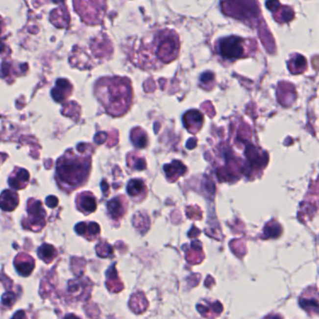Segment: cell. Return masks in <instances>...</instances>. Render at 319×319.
<instances>
[{
	"instance_id": "1",
	"label": "cell",
	"mask_w": 319,
	"mask_h": 319,
	"mask_svg": "<svg viewBox=\"0 0 319 319\" xmlns=\"http://www.w3.org/2000/svg\"><path fill=\"white\" fill-rule=\"evenodd\" d=\"M179 50L180 41L174 30L153 31L134 46L132 61L145 71L157 70L176 59Z\"/></svg>"
},
{
	"instance_id": "2",
	"label": "cell",
	"mask_w": 319,
	"mask_h": 319,
	"mask_svg": "<svg viewBox=\"0 0 319 319\" xmlns=\"http://www.w3.org/2000/svg\"><path fill=\"white\" fill-rule=\"evenodd\" d=\"M68 150L56 162L55 179L62 190L72 192L83 185L90 173L91 155L89 149Z\"/></svg>"
},
{
	"instance_id": "3",
	"label": "cell",
	"mask_w": 319,
	"mask_h": 319,
	"mask_svg": "<svg viewBox=\"0 0 319 319\" xmlns=\"http://www.w3.org/2000/svg\"><path fill=\"white\" fill-rule=\"evenodd\" d=\"M95 95L106 112L113 116H122L132 102L130 81L122 77H105L95 84Z\"/></svg>"
},
{
	"instance_id": "4",
	"label": "cell",
	"mask_w": 319,
	"mask_h": 319,
	"mask_svg": "<svg viewBox=\"0 0 319 319\" xmlns=\"http://www.w3.org/2000/svg\"><path fill=\"white\" fill-rule=\"evenodd\" d=\"M27 213L28 218L25 219L23 224L27 229L33 231H40L45 226V217L46 212L43 209V206L40 200L31 198L27 203Z\"/></svg>"
},
{
	"instance_id": "5",
	"label": "cell",
	"mask_w": 319,
	"mask_h": 319,
	"mask_svg": "<svg viewBox=\"0 0 319 319\" xmlns=\"http://www.w3.org/2000/svg\"><path fill=\"white\" fill-rule=\"evenodd\" d=\"M243 40L237 37L226 38L220 41L219 51L226 58H238L244 54Z\"/></svg>"
},
{
	"instance_id": "6",
	"label": "cell",
	"mask_w": 319,
	"mask_h": 319,
	"mask_svg": "<svg viewBox=\"0 0 319 319\" xmlns=\"http://www.w3.org/2000/svg\"><path fill=\"white\" fill-rule=\"evenodd\" d=\"M127 209V202L123 196H118L111 199L107 204L108 215L113 220H119L123 217Z\"/></svg>"
},
{
	"instance_id": "7",
	"label": "cell",
	"mask_w": 319,
	"mask_h": 319,
	"mask_svg": "<svg viewBox=\"0 0 319 319\" xmlns=\"http://www.w3.org/2000/svg\"><path fill=\"white\" fill-rule=\"evenodd\" d=\"M76 205L78 210L88 215L94 213L97 209V199L90 192H82L76 197Z\"/></svg>"
},
{
	"instance_id": "8",
	"label": "cell",
	"mask_w": 319,
	"mask_h": 319,
	"mask_svg": "<svg viewBox=\"0 0 319 319\" xmlns=\"http://www.w3.org/2000/svg\"><path fill=\"white\" fill-rule=\"evenodd\" d=\"M29 172L22 168H15L9 177V185L13 189L19 190L25 188L29 183Z\"/></svg>"
},
{
	"instance_id": "9",
	"label": "cell",
	"mask_w": 319,
	"mask_h": 319,
	"mask_svg": "<svg viewBox=\"0 0 319 319\" xmlns=\"http://www.w3.org/2000/svg\"><path fill=\"white\" fill-rule=\"evenodd\" d=\"M183 123L189 132L196 133L203 123V115L196 110L188 111L183 116Z\"/></svg>"
},
{
	"instance_id": "10",
	"label": "cell",
	"mask_w": 319,
	"mask_h": 319,
	"mask_svg": "<svg viewBox=\"0 0 319 319\" xmlns=\"http://www.w3.org/2000/svg\"><path fill=\"white\" fill-rule=\"evenodd\" d=\"M14 265H15V269H16L17 272L20 275L28 276L34 270L35 261L30 256H28L25 253H22L15 258Z\"/></svg>"
},
{
	"instance_id": "11",
	"label": "cell",
	"mask_w": 319,
	"mask_h": 319,
	"mask_svg": "<svg viewBox=\"0 0 319 319\" xmlns=\"http://www.w3.org/2000/svg\"><path fill=\"white\" fill-rule=\"evenodd\" d=\"M72 92V85L66 79H58L51 90V97L57 102L64 101Z\"/></svg>"
},
{
	"instance_id": "12",
	"label": "cell",
	"mask_w": 319,
	"mask_h": 319,
	"mask_svg": "<svg viewBox=\"0 0 319 319\" xmlns=\"http://www.w3.org/2000/svg\"><path fill=\"white\" fill-rule=\"evenodd\" d=\"M126 191L128 195L130 196L133 199L140 201L144 199L147 194V187L144 184V181L141 179H132L128 182Z\"/></svg>"
},
{
	"instance_id": "13",
	"label": "cell",
	"mask_w": 319,
	"mask_h": 319,
	"mask_svg": "<svg viewBox=\"0 0 319 319\" xmlns=\"http://www.w3.org/2000/svg\"><path fill=\"white\" fill-rule=\"evenodd\" d=\"M75 230L78 234L85 237L89 241H93L99 234V226L95 222H91V223L82 222L75 226Z\"/></svg>"
},
{
	"instance_id": "14",
	"label": "cell",
	"mask_w": 319,
	"mask_h": 319,
	"mask_svg": "<svg viewBox=\"0 0 319 319\" xmlns=\"http://www.w3.org/2000/svg\"><path fill=\"white\" fill-rule=\"evenodd\" d=\"M186 168L182 162L174 160L172 164L165 165L164 172L168 180L175 182L180 176L185 174Z\"/></svg>"
},
{
	"instance_id": "15",
	"label": "cell",
	"mask_w": 319,
	"mask_h": 319,
	"mask_svg": "<svg viewBox=\"0 0 319 319\" xmlns=\"http://www.w3.org/2000/svg\"><path fill=\"white\" fill-rule=\"evenodd\" d=\"M19 202V196L16 192L11 190H5L1 195V208L4 211H13Z\"/></svg>"
},
{
	"instance_id": "16",
	"label": "cell",
	"mask_w": 319,
	"mask_h": 319,
	"mask_svg": "<svg viewBox=\"0 0 319 319\" xmlns=\"http://www.w3.org/2000/svg\"><path fill=\"white\" fill-rule=\"evenodd\" d=\"M130 139H131V142H132L134 146H136L138 148H144L148 144L147 134L140 127H136L132 129Z\"/></svg>"
},
{
	"instance_id": "17",
	"label": "cell",
	"mask_w": 319,
	"mask_h": 319,
	"mask_svg": "<svg viewBox=\"0 0 319 319\" xmlns=\"http://www.w3.org/2000/svg\"><path fill=\"white\" fill-rule=\"evenodd\" d=\"M129 306L130 308L133 310V312L140 314L142 312H144L145 309L147 308L148 306V302L146 300V298L144 297V294L139 292L134 294L133 297L130 299L129 301Z\"/></svg>"
},
{
	"instance_id": "18",
	"label": "cell",
	"mask_w": 319,
	"mask_h": 319,
	"mask_svg": "<svg viewBox=\"0 0 319 319\" xmlns=\"http://www.w3.org/2000/svg\"><path fill=\"white\" fill-rule=\"evenodd\" d=\"M38 254L39 257H41L43 261H45L46 263H50L57 256V250L55 249V247L52 246L51 245L43 244L39 248Z\"/></svg>"
},
{
	"instance_id": "19",
	"label": "cell",
	"mask_w": 319,
	"mask_h": 319,
	"mask_svg": "<svg viewBox=\"0 0 319 319\" xmlns=\"http://www.w3.org/2000/svg\"><path fill=\"white\" fill-rule=\"evenodd\" d=\"M111 283L113 284V286L109 289L110 291L118 292L123 289V285L117 276V271L114 266H112L107 270V285H110Z\"/></svg>"
},
{
	"instance_id": "20",
	"label": "cell",
	"mask_w": 319,
	"mask_h": 319,
	"mask_svg": "<svg viewBox=\"0 0 319 319\" xmlns=\"http://www.w3.org/2000/svg\"><path fill=\"white\" fill-rule=\"evenodd\" d=\"M134 155V154H133ZM127 163L130 168H132L133 170H138V171H142L146 168V163H145V159L142 156H137V154H135L133 157L131 156V154H129L128 158H127Z\"/></svg>"
},
{
	"instance_id": "21",
	"label": "cell",
	"mask_w": 319,
	"mask_h": 319,
	"mask_svg": "<svg viewBox=\"0 0 319 319\" xmlns=\"http://www.w3.org/2000/svg\"><path fill=\"white\" fill-rule=\"evenodd\" d=\"M299 303L300 306L305 309L307 312H319V302L315 298H300Z\"/></svg>"
},
{
	"instance_id": "22",
	"label": "cell",
	"mask_w": 319,
	"mask_h": 319,
	"mask_svg": "<svg viewBox=\"0 0 319 319\" xmlns=\"http://www.w3.org/2000/svg\"><path fill=\"white\" fill-rule=\"evenodd\" d=\"M97 254L101 257H110L113 254V248L107 243H100L97 246Z\"/></svg>"
},
{
	"instance_id": "23",
	"label": "cell",
	"mask_w": 319,
	"mask_h": 319,
	"mask_svg": "<svg viewBox=\"0 0 319 319\" xmlns=\"http://www.w3.org/2000/svg\"><path fill=\"white\" fill-rule=\"evenodd\" d=\"M281 227L277 224L269 225L265 227V237L266 238H276L281 233Z\"/></svg>"
},
{
	"instance_id": "24",
	"label": "cell",
	"mask_w": 319,
	"mask_h": 319,
	"mask_svg": "<svg viewBox=\"0 0 319 319\" xmlns=\"http://www.w3.org/2000/svg\"><path fill=\"white\" fill-rule=\"evenodd\" d=\"M16 299V297L15 295L12 293V292H8V293H5L2 297V303L3 305L5 306H8V307H11L12 304L14 303Z\"/></svg>"
},
{
	"instance_id": "25",
	"label": "cell",
	"mask_w": 319,
	"mask_h": 319,
	"mask_svg": "<svg viewBox=\"0 0 319 319\" xmlns=\"http://www.w3.org/2000/svg\"><path fill=\"white\" fill-rule=\"evenodd\" d=\"M46 204L49 206L50 208H54L58 204V199L54 196H50L46 198Z\"/></svg>"
},
{
	"instance_id": "26",
	"label": "cell",
	"mask_w": 319,
	"mask_h": 319,
	"mask_svg": "<svg viewBox=\"0 0 319 319\" xmlns=\"http://www.w3.org/2000/svg\"><path fill=\"white\" fill-rule=\"evenodd\" d=\"M12 319H27V318H26V315H25V311L20 310L12 317Z\"/></svg>"
},
{
	"instance_id": "27",
	"label": "cell",
	"mask_w": 319,
	"mask_h": 319,
	"mask_svg": "<svg viewBox=\"0 0 319 319\" xmlns=\"http://www.w3.org/2000/svg\"><path fill=\"white\" fill-rule=\"evenodd\" d=\"M65 319H80L78 317H76L75 315H73V314H70V315H68L66 318H65Z\"/></svg>"
},
{
	"instance_id": "28",
	"label": "cell",
	"mask_w": 319,
	"mask_h": 319,
	"mask_svg": "<svg viewBox=\"0 0 319 319\" xmlns=\"http://www.w3.org/2000/svg\"><path fill=\"white\" fill-rule=\"evenodd\" d=\"M268 319H282L279 316H273V317H270V318H269Z\"/></svg>"
}]
</instances>
